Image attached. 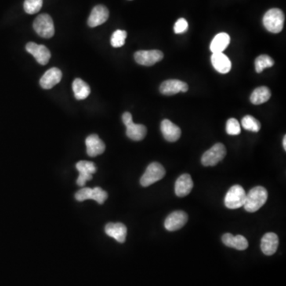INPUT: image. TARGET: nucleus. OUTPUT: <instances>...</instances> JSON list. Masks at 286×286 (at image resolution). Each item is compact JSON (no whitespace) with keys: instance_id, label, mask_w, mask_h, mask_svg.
Instances as JSON below:
<instances>
[{"instance_id":"obj_5","label":"nucleus","mask_w":286,"mask_h":286,"mask_svg":"<svg viewBox=\"0 0 286 286\" xmlns=\"http://www.w3.org/2000/svg\"><path fill=\"white\" fill-rule=\"evenodd\" d=\"M33 27L41 38H50L54 35L53 21L47 14H42L36 18Z\"/></svg>"},{"instance_id":"obj_18","label":"nucleus","mask_w":286,"mask_h":286,"mask_svg":"<svg viewBox=\"0 0 286 286\" xmlns=\"http://www.w3.org/2000/svg\"><path fill=\"white\" fill-rule=\"evenodd\" d=\"M279 240L277 235L272 232L266 233L262 237L261 241V249L262 253L267 256H271L277 251Z\"/></svg>"},{"instance_id":"obj_10","label":"nucleus","mask_w":286,"mask_h":286,"mask_svg":"<svg viewBox=\"0 0 286 286\" xmlns=\"http://www.w3.org/2000/svg\"><path fill=\"white\" fill-rule=\"evenodd\" d=\"M76 168L79 172L77 184L80 187H84L88 181L92 179V174L97 170L95 164L92 161H81L77 163Z\"/></svg>"},{"instance_id":"obj_26","label":"nucleus","mask_w":286,"mask_h":286,"mask_svg":"<svg viewBox=\"0 0 286 286\" xmlns=\"http://www.w3.org/2000/svg\"><path fill=\"white\" fill-rule=\"evenodd\" d=\"M242 126L244 129L251 132H258L261 129V124L258 120L251 116H246L242 120Z\"/></svg>"},{"instance_id":"obj_27","label":"nucleus","mask_w":286,"mask_h":286,"mask_svg":"<svg viewBox=\"0 0 286 286\" xmlns=\"http://www.w3.org/2000/svg\"><path fill=\"white\" fill-rule=\"evenodd\" d=\"M255 70L257 73H261L266 68H270L274 65V62L268 55H260L255 60Z\"/></svg>"},{"instance_id":"obj_6","label":"nucleus","mask_w":286,"mask_h":286,"mask_svg":"<svg viewBox=\"0 0 286 286\" xmlns=\"http://www.w3.org/2000/svg\"><path fill=\"white\" fill-rule=\"evenodd\" d=\"M245 190L241 185L232 186L226 194L224 204L229 209H237L244 205L246 200Z\"/></svg>"},{"instance_id":"obj_16","label":"nucleus","mask_w":286,"mask_h":286,"mask_svg":"<svg viewBox=\"0 0 286 286\" xmlns=\"http://www.w3.org/2000/svg\"><path fill=\"white\" fill-rule=\"evenodd\" d=\"M62 78V73L58 68H52L45 72L40 80V85L44 89H50L59 84Z\"/></svg>"},{"instance_id":"obj_14","label":"nucleus","mask_w":286,"mask_h":286,"mask_svg":"<svg viewBox=\"0 0 286 286\" xmlns=\"http://www.w3.org/2000/svg\"><path fill=\"white\" fill-rule=\"evenodd\" d=\"M105 232L107 236L113 238L116 241L124 243L127 238V226L122 222H109L105 226Z\"/></svg>"},{"instance_id":"obj_22","label":"nucleus","mask_w":286,"mask_h":286,"mask_svg":"<svg viewBox=\"0 0 286 286\" xmlns=\"http://www.w3.org/2000/svg\"><path fill=\"white\" fill-rule=\"evenodd\" d=\"M222 241L226 247L235 248L239 251H244L249 246L247 239L241 235L234 236L230 233H226L222 236Z\"/></svg>"},{"instance_id":"obj_13","label":"nucleus","mask_w":286,"mask_h":286,"mask_svg":"<svg viewBox=\"0 0 286 286\" xmlns=\"http://www.w3.org/2000/svg\"><path fill=\"white\" fill-rule=\"evenodd\" d=\"M189 90V85L179 80H167L162 82L160 86V92L165 95H173L179 92H186Z\"/></svg>"},{"instance_id":"obj_19","label":"nucleus","mask_w":286,"mask_h":286,"mask_svg":"<svg viewBox=\"0 0 286 286\" xmlns=\"http://www.w3.org/2000/svg\"><path fill=\"white\" fill-rule=\"evenodd\" d=\"M85 143L87 146V153L90 157H96L105 151V144L97 135H89L87 138Z\"/></svg>"},{"instance_id":"obj_7","label":"nucleus","mask_w":286,"mask_h":286,"mask_svg":"<svg viewBox=\"0 0 286 286\" xmlns=\"http://www.w3.org/2000/svg\"><path fill=\"white\" fill-rule=\"evenodd\" d=\"M226 147L222 143H216L203 154L201 162L204 166H215L224 158Z\"/></svg>"},{"instance_id":"obj_3","label":"nucleus","mask_w":286,"mask_h":286,"mask_svg":"<svg viewBox=\"0 0 286 286\" xmlns=\"http://www.w3.org/2000/svg\"><path fill=\"white\" fill-rule=\"evenodd\" d=\"M123 122L127 127V137L134 141H141L144 139L147 133V130L144 125L134 124L132 116L130 112H125L123 115Z\"/></svg>"},{"instance_id":"obj_32","label":"nucleus","mask_w":286,"mask_h":286,"mask_svg":"<svg viewBox=\"0 0 286 286\" xmlns=\"http://www.w3.org/2000/svg\"><path fill=\"white\" fill-rule=\"evenodd\" d=\"M283 147H284V150H286V135H284V139H283Z\"/></svg>"},{"instance_id":"obj_15","label":"nucleus","mask_w":286,"mask_h":286,"mask_svg":"<svg viewBox=\"0 0 286 286\" xmlns=\"http://www.w3.org/2000/svg\"><path fill=\"white\" fill-rule=\"evenodd\" d=\"M109 12L106 7L98 5L92 9L88 18V24L90 27H95L103 24L108 19Z\"/></svg>"},{"instance_id":"obj_28","label":"nucleus","mask_w":286,"mask_h":286,"mask_svg":"<svg viewBox=\"0 0 286 286\" xmlns=\"http://www.w3.org/2000/svg\"><path fill=\"white\" fill-rule=\"evenodd\" d=\"M127 36V32L125 30H116L110 38V44L115 48H120L125 44Z\"/></svg>"},{"instance_id":"obj_24","label":"nucleus","mask_w":286,"mask_h":286,"mask_svg":"<svg viewBox=\"0 0 286 286\" xmlns=\"http://www.w3.org/2000/svg\"><path fill=\"white\" fill-rule=\"evenodd\" d=\"M73 90L76 99L78 100L86 99L91 92L89 85L80 78L75 79L73 81Z\"/></svg>"},{"instance_id":"obj_31","label":"nucleus","mask_w":286,"mask_h":286,"mask_svg":"<svg viewBox=\"0 0 286 286\" xmlns=\"http://www.w3.org/2000/svg\"><path fill=\"white\" fill-rule=\"evenodd\" d=\"M188 29H189V23L183 18L178 19L174 25V32L177 34H183L187 31Z\"/></svg>"},{"instance_id":"obj_25","label":"nucleus","mask_w":286,"mask_h":286,"mask_svg":"<svg viewBox=\"0 0 286 286\" xmlns=\"http://www.w3.org/2000/svg\"><path fill=\"white\" fill-rule=\"evenodd\" d=\"M271 97V92L267 87H259L254 90L251 95V102L254 105L266 103Z\"/></svg>"},{"instance_id":"obj_12","label":"nucleus","mask_w":286,"mask_h":286,"mask_svg":"<svg viewBox=\"0 0 286 286\" xmlns=\"http://www.w3.org/2000/svg\"><path fill=\"white\" fill-rule=\"evenodd\" d=\"M187 221L188 215L185 211H174L165 219V227L168 232H175L183 227Z\"/></svg>"},{"instance_id":"obj_17","label":"nucleus","mask_w":286,"mask_h":286,"mask_svg":"<svg viewBox=\"0 0 286 286\" xmlns=\"http://www.w3.org/2000/svg\"><path fill=\"white\" fill-rule=\"evenodd\" d=\"M161 131L165 140L168 142H177L182 135L180 127L168 120H164L161 122Z\"/></svg>"},{"instance_id":"obj_1","label":"nucleus","mask_w":286,"mask_h":286,"mask_svg":"<svg viewBox=\"0 0 286 286\" xmlns=\"http://www.w3.org/2000/svg\"><path fill=\"white\" fill-rule=\"evenodd\" d=\"M267 199V190L262 186H257L246 195L245 203L243 206L248 212H255L266 204Z\"/></svg>"},{"instance_id":"obj_11","label":"nucleus","mask_w":286,"mask_h":286,"mask_svg":"<svg viewBox=\"0 0 286 286\" xmlns=\"http://www.w3.org/2000/svg\"><path fill=\"white\" fill-rule=\"evenodd\" d=\"M26 49L29 53L34 56L40 65L45 66L50 60V52L45 45H38L34 42H29L26 44Z\"/></svg>"},{"instance_id":"obj_8","label":"nucleus","mask_w":286,"mask_h":286,"mask_svg":"<svg viewBox=\"0 0 286 286\" xmlns=\"http://www.w3.org/2000/svg\"><path fill=\"white\" fill-rule=\"evenodd\" d=\"M107 197L108 195L107 192L99 187H95L94 189L83 188L81 190H79L75 195L76 200H78L80 202L87 200H94L99 204H103L105 200H107Z\"/></svg>"},{"instance_id":"obj_9","label":"nucleus","mask_w":286,"mask_h":286,"mask_svg":"<svg viewBox=\"0 0 286 286\" xmlns=\"http://www.w3.org/2000/svg\"><path fill=\"white\" fill-rule=\"evenodd\" d=\"M164 54L158 49L153 50H139L135 53V60L141 66H152L157 62H161Z\"/></svg>"},{"instance_id":"obj_21","label":"nucleus","mask_w":286,"mask_h":286,"mask_svg":"<svg viewBox=\"0 0 286 286\" xmlns=\"http://www.w3.org/2000/svg\"><path fill=\"white\" fill-rule=\"evenodd\" d=\"M211 64L217 72L222 74L230 72L232 69V62L223 52L212 53L211 56Z\"/></svg>"},{"instance_id":"obj_29","label":"nucleus","mask_w":286,"mask_h":286,"mask_svg":"<svg viewBox=\"0 0 286 286\" xmlns=\"http://www.w3.org/2000/svg\"><path fill=\"white\" fill-rule=\"evenodd\" d=\"M43 4V0H25L24 10L30 15L38 13Z\"/></svg>"},{"instance_id":"obj_4","label":"nucleus","mask_w":286,"mask_h":286,"mask_svg":"<svg viewBox=\"0 0 286 286\" xmlns=\"http://www.w3.org/2000/svg\"><path fill=\"white\" fill-rule=\"evenodd\" d=\"M165 175V169L158 162H153L148 165L144 174L141 178L140 183L143 187H148L162 179Z\"/></svg>"},{"instance_id":"obj_2","label":"nucleus","mask_w":286,"mask_h":286,"mask_svg":"<svg viewBox=\"0 0 286 286\" xmlns=\"http://www.w3.org/2000/svg\"><path fill=\"white\" fill-rule=\"evenodd\" d=\"M284 22V13L281 10L277 8L269 10L264 15V26L268 31L273 34H278L282 30Z\"/></svg>"},{"instance_id":"obj_30","label":"nucleus","mask_w":286,"mask_h":286,"mask_svg":"<svg viewBox=\"0 0 286 286\" xmlns=\"http://www.w3.org/2000/svg\"><path fill=\"white\" fill-rule=\"evenodd\" d=\"M226 133L230 135H240L241 132V127L240 123L236 119H229L226 122Z\"/></svg>"},{"instance_id":"obj_23","label":"nucleus","mask_w":286,"mask_h":286,"mask_svg":"<svg viewBox=\"0 0 286 286\" xmlns=\"http://www.w3.org/2000/svg\"><path fill=\"white\" fill-rule=\"evenodd\" d=\"M230 36L226 33H219L217 34L210 45V49L212 53L222 52L230 44Z\"/></svg>"},{"instance_id":"obj_20","label":"nucleus","mask_w":286,"mask_h":286,"mask_svg":"<svg viewBox=\"0 0 286 286\" xmlns=\"http://www.w3.org/2000/svg\"><path fill=\"white\" fill-rule=\"evenodd\" d=\"M193 188V182L189 174H185L180 176L175 184V193L179 197H185Z\"/></svg>"}]
</instances>
